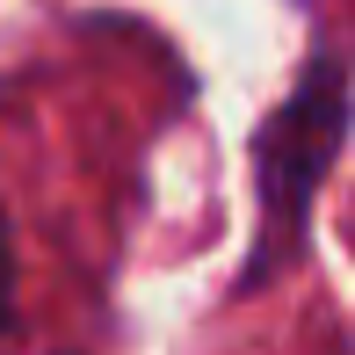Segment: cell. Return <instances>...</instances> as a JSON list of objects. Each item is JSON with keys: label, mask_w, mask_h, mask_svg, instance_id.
<instances>
[{"label": "cell", "mask_w": 355, "mask_h": 355, "mask_svg": "<svg viewBox=\"0 0 355 355\" xmlns=\"http://www.w3.org/2000/svg\"><path fill=\"white\" fill-rule=\"evenodd\" d=\"M341 145H348V66L334 44H319L304 73L290 80V94L268 109V123L254 131V254L239 268V290L276 283L304 254L319 189Z\"/></svg>", "instance_id": "cell-1"}, {"label": "cell", "mask_w": 355, "mask_h": 355, "mask_svg": "<svg viewBox=\"0 0 355 355\" xmlns=\"http://www.w3.org/2000/svg\"><path fill=\"white\" fill-rule=\"evenodd\" d=\"M15 341V239H8V218H0V355Z\"/></svg>", "instance_id": "cell-2"}]
</instances>
